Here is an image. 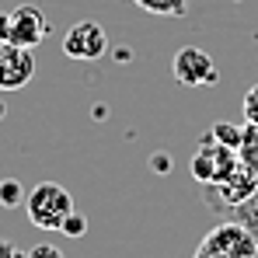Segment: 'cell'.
<instances>
[{"label":"cell","instance_id":"1","mask_svg":"<svg viewBox=\"0 0 258 258\" xmlns=\"http://www.w3.org/2000/svg\"><path fill=\"white\" fill-rule=\"evenodd\" d=\"M25 213H28V223L39 227V230H59L63 220L74 213V199H70V192L63 185L39 181L25 196Z\"/></svg>","mask_w":258,"mask_h":258},{"label":"cell","instance_id":"2","mask_svg":"<svg viewBox=\"0 0 258 258\" xmlns=\"http://www.w3.org/2000/svg\"><path fill=\"white\" fill-rule=\"evenodd\" d=\"M45 35H49V18L35 4H21L14 11L0 14V42L35 49V45L45 42Z\"/></svg>","mask_w":258,"mask_h":258},{"label":"cell","instance_id":"3","mask_svg":"<svg viewBox=\"0 0 258 258\" xmlns=\"http://www.w3.org/2000/svg\"><path fill=\"white\" fill-rule=\"evenodd\" d=\"M196 258H258V241L241 223L223 220L203 237Z\"/></svg>","mask_w":258,"mask_h":258},{"label":"cell","instance_id":"4","mask_svg":"<svg viewBox=\"0 0 258 258\" xmlns=\"http://www.w3.org/2000/svg\"><path fill=\"white\" fill-rule=\"evenodd\" d=\"M241 161H237V150H230V147H223L220 140H213L210 133L199 140V147H196V154H192V178L199 181V185H213L220 178H227V174L234 171Z\"/></svg>","mask_w":258,"mask_h":258},{"label":"cell","instance_id":"5","mask_svg":"<svg viewBox=\"0 0 258 258\" xmlns=\"http://www.w3.org/2000/svg\"><path fill=\"white\" fill-rule=\"evenodd\" d=\"M255 188H258V174L251 168H244V164H237L227 178H220L213 185H203V203L210 210H216V213H227L230 206L244 203Z\"/></svg>","mask_w":258,"mask_h":258},{"label":"cell","instance_id":"6","mask_svg":"<svg viewBox=\"0 0 258 258\" xmlns=\"http://www.w3.org/2000/svg\"><path fill=\"white\" fill-rule=\"evenodd\" d=\"M171 70H174V81L181 87H213L220 81L216 63L199 45H181L171 59Z\"/></svg>","mask_w":258,"mask_h":258},{"label":"cell","instance_id":"7","mask_svg":"<svg viewBox=\"0 0 258 258\" xmlns=\"http://www.w3.org/2000/svg\"><path fill=\"white\" fill-rule=\"evenodd\" d=\"M63 52L70 59H81V63H94L108 52V35L98 21H77L67 28L63 35Z\"/></svg>","mask_w":258,"mask_h":258},{"label":"cell","instance_id":"8","mask_svg":"<svg viewBox=\"0 0 258 258\" xmlns=\"http://www.w3.org/2000/svg\"><path fill=\"white\" fill-rule=\"evenodd\" d=\"M35 81V56L25 45L0 42V91H21Z\"/></svg>","mask_w":258,"mask_h":258},{"label":"cell","instance_id":"9","mask_svg":"<svg viewBox=\"0 0 258 258\" xmlns=\"http://www.w3.org/2000/svg\"><path fill=\"white\" fill-rule=\"evenodd\" d=\"M220 216H230L234 223H241V227H244V230H248V234L258 241V188L248 196V199H244V203L230 206L227 213H220Z\"/></svg>","mask_w":258,"mask_h":258},{"label":"cell","instance_id":"10","mask_svg":"<svg viewBox=\"0 0 258 258\" xmlns=\"http://www.w3.org/2000/svg\"><path fill=\"white\" fill-rule=\"evenodd\" d=\"M237 161L244 164V168H251L258 174V126L255 122H248V126L241 129V147H237Z\"/></svg>","mask_w":258,"mask_h":258},{"label":"cell","instance_id":"11","mask_svg":"<svg viewBox=\"0 0 258 258\" xmlns=\"http://www.w3.org/2000/svg\"><path fill=\"white\" fill-rule=\"evenodd\" d=\"M133 4L150 11V14H161V18H185L188 14V0H133Z\"/></svg>","mask_w":258,"mask_h":258},{"label":"cell","instance_id":"12","mask_svg":"<svg viewBox=\"0 0 258 258\" xmlns=\"http://www.w3.org/2000/svg\"><path fill=\"white\" fill-rule=\"evenodd\" d=\"M21 203H25L21 181H18V178H0V206H4V210H14V206H21Z\"/></svg>","mask_w":258,"mask_h":258},{"label":"cell","instance_id":"13","mask_svg":"<svg viewBox=\"0 0 258 258\" xmlns=\"http://www.w3.org/2000/svg\"><path fill=\"white\" fill-rule=\"evenodd\" d=\"M206 133H210L213 140H220L223 147H230V150L241 147V126H234V122H213Z\"/></svg>","mask_w":258,"mask_h":258},{"label":"cell","instance_id":"14","mask_svg":"<svg viewBox=\"0 0 258 258\" xmlns=\"http://www.w3.org/2000/svg\"><path fill=\"white\" fill-rule=\"evenodd\" d=\"M59 230H63L67 237H84V234H87V216L74 210V213L63 220V227H59Z\"/></svg>","mask_w":258,"mask_h":258},{"label":"cell","instance_id":"15","mask_svg":"<svg viewBox=\"0 0 258 258\" xmlns=\"http://www.w3.org/2000/svg\"><path fill=\"white\" fill-rule=\"evenodd\" d=\"M241 108H244V122H255V126H258V84H251L248 91H244Z\"/></svg>","mask_w":258,"mask_h":258},{"label":"cell","instance_id":"16","mask_svg":"<svg viewBox=\"0 0 258 258\" xmlns=\"http://www.w3.org/2000/svg\"><path fill=\"white\" fill-rule=\"evenodd\" d=\"M28 258H63V251H59L56 244H35V248L28 251Z\"/></svg>","mask_w":258,"mask_h":258},{"label":"cell","instance_id":"17","mask_svg":"<svg viewBox=\"0 0 258 258\" xmlns=\"http://www.w3.org/2000/svg\"><path fill=\"white\" fill-rule=\"evenodd\" d=\"M150 168L157 174H168L171 171V157H168V154H154V157H150Z\"/></svg>","mask_w":258,"mask_h":258},{"label":"cell","instance_id":"18","mask_svg":"<svg viewBox=\"0 0 258 258\" xmlns=\"http://www.w3.org/2000/svg\"><path fill=\"white\" fill-rule=\"evenodd\" d=\"M14 251H18V248H14L11 241H4V237H0V258H14Z\"/></svg>","mask_w":258,"mask_h":258},{"label":"cell","instance_id":"19","mask_svg":"<svg viewBox=\"0 0 258 258\" xmlns=\"http://www.w3.org/2000/svg\"><path fill=\"white\" fill-rule=\"evenodd\" d=\"M4 115H7V105H4V101H0V119H4Z\"/></svg>","mask_w":258,"mask_h":258},{"label":"cell","instance_id":"20","mask_svg":"<svg viewBox=\"0 0 258 258\" xmlns=\"http://www.w3.org/2000/svg\"><path fill=\"white\" fill-rule=\"evenodd\" d=\"M14 258H28V255H21V251H14Z\"/></svg>","mask_w":258,"mask_h":258}]
</instances>
